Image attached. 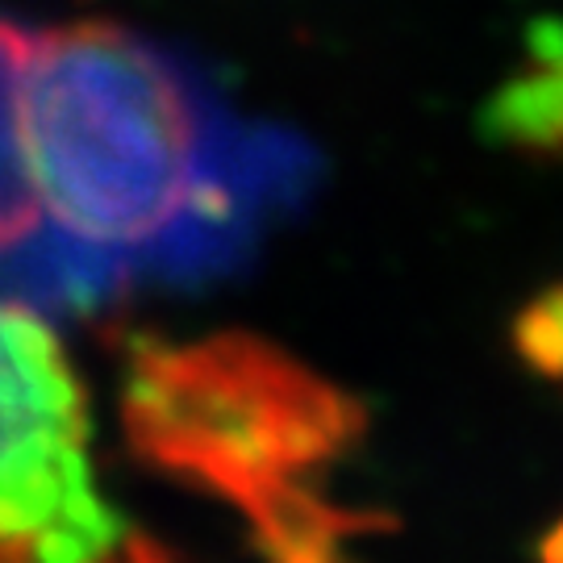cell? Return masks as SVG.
<instances>
[{
    "instance_id": "6da1fadb",
    "label": "cell",
    "mask_w": 563,
    "mask_h": 563,
    "mask_svg": "<svg viewBox=\"0 0 563 563\" xmlns=\"http://www.w3.org/2000/svg\"><path fill=\"white\" fill-rule=\"evenodd\" d=\"M18 134L76 309L239 267L313 176L301 139L246 121L176 51L109 21L25 34Z\"/></svg>"
},
{
    "instance_id": "8992f818",
    "label": "cell",
    "mask_w": 563,
    "mask_h": 563,
    "mask_svg": "<svg viewBox=\"0 0 563 563\" xmlns=\"http://www.w3.org/2000/svg\"><path fill=\"white\" fill-rule=\"evenodd\" d=\"M109 563H172L167 555H163L159 547H151L146 539H130V543L118 547V555Z\"/></svg>"
},
{
    "instance_id": "5b68a950",
    "label": "cell",
    "mask_w": 563,
    "mask_h": 563,
    "mask_svg": "<svg viewBox=\"0 0 563 563\" xmlns=\"http://www.w3.org/2000/svg\"><path fill=\"white\" fill-rule=\"evenodd\" d=\"M514 346L534 372L543 376H563V284L547 288L539 301L522 309L514 322Z\"/></svg>"
},
{
    "instance_id": "52a82bcc",
    "label": "cell",
    "mask_w": 563,
    "mask_h": 563,
    "mask_svg": "<svg viewBox=\"0 0 563 563\" xmlns=\"http://www.w3.org/2000/svg\"><path fill=\"white\" fill-rule=\"evenodd\" d=\"M543 563H563V522L547 534V543H543Z\"/></svg>"
},
{
    "instance_id": "277c9868",
    "label": "cell",
    "mask_w": 563,
    "mask_h": 563,
    "mask_svg": "<svg viewBox=\"0 0 563 563\" xmlns=\"http://www.w3.org/2000/svg\"><path fill=\"white\" fill-rule=\"evenodd\" d=\"M488 130L509 146L563 159V25L543 21L534 30L522 71L488 109Z\"/></svg>"
},
{
    "instance_id": "3957f363",
    "label": "cell",
    "mask_w": 563,
    "mask_h": 563,
    "mask_svg": "<svg viewBox=\"0 0 563 563\" xmlns=\"http://www.w3.org/2000/svg\"><path fill=\"white\" fill-rule=\"evenodd\" d=\"M118 547L80 384L30 309L0 305V563H109Z\"/></svg>"
},
{
    "instance_id": "7a4b0ae2",
    "label": "cell",
    "mask_w": 563,
    "mask_h": 563,
    "mask_svg": "<svg viewBox=\"0 0 563 563\" xmlns=\"http://www.w3.org/2000/svg\"><path fill=\"white\" fill-rule=\"evenodd\" d=\"M121 413L142 460L239 509L305 484L363 430L360 405L334 384L242 334L134 342Z\"/></svg>"
}]
</instances>
